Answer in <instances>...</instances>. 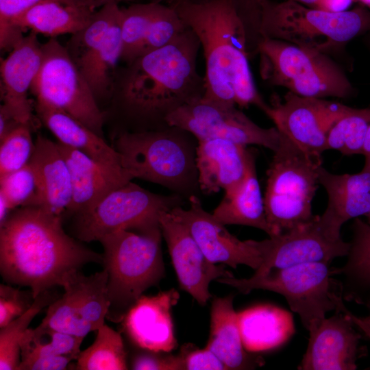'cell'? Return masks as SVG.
Wrapping results in <instances>:
<instances>
[{
    "mask_svg": "<svg viewBox=\"0 0 370 370\" xmlns=\"http://www.w3.org/2000/svg\"><path fill=\"white\" fill-rule=\"evenodd\" d=\"M338 273V269L332 267L330 262H314L254 273L246 279L233 276L216 281L243 294L262 289L282 295L310 332L325 318L328 312L346 308L342 299L343 286L333 278Z\"/></svg>",
    "mask_w": 370,
    "mask_h": 370,
    "instance_id": "7",
    "label": "cell"
},
{
    "mask_svg": "<svg viewBox=\"0 0 370 370\" xmlns=\"http://www.w3.org/2000/svg\"><path fill=\"white\" fill-rule=\"evenodd\" d=\"M210 0H152L151 1L164 3L166 4H172L177 3H202Z\"/></svg>",
    "mask_w": 370,
    "mask_h": 370,
    "instance_id": "52",
    "label": "cell"
},
{
    "mask_svg": "<svg viewBox=\"0 0 370 370\" xmlns=\"http://www.w3.org/2000/svg\"><path fill=\"white\" fill-rule=\"evenodd\" d=\"M351 108L337 101L288 91L283 101L273 98L264 113L305 153L321 158L330 130Z\"/></svg>",
    "mask_w": 370,
    "mask_h": 370,
    "instance_id": "14",
    "label": "cell"
},
{
    "mask_svg": "<svg viewBox=\"0 0 370 370\" xmlns=\"http://www.w3.org/2000/svg\"><path fill=\"white\" fill-rule=\"evenodd\" d=\"M120 12L118 3L106 4L95 12L86 27L71 35L65 48L78 69L101 45Z\"/></svg>",
    "mask_w": 370,
    "mask_h": 370,
    "instance_id": "33",
    "label": "cell"
},
{
    "mask_svg": "<svg viewBox=\"0 0 370 370\" xmlns=\"http://www.w3.org/2000/svg\"><path fill=\"white\" fill-rule=\"evenodd\" d=\"M169 125L191 133L197 140L221 138L247 146L256 145L275 151L282 134L276 127L264 128L236 106L223 107L201 99L186 103L167 118Z\"/></svg>",
    "mask_w": 370,
    "mask_h": 370,
    "instance_id": "12",
    "label": "cell"
},
{
    "mask_svg": "<svg viewBox=\"0 0 370 370\" xmlns=\"http://www.w3.org/2000/svg\"><path fill=\"white\" fill-rule=\"evenodd\" d=\"M159 222L180 287L200 305H206L212 297L210 282L233 277L232 273L224 264L216 265L210 261L187 227L171 212H162Z\"/></svg>",
    "mask_w": 370,
    "mask_h": 370,
    "instance_id": "17",
    "label": "cell"
},
{
    "mask_svg": "<svg viewBox=\"0 0 370 370\" xmlns=\"http://www.w3.org/2000/svg\"><path fill=\"white\" fill-rule=\"evenodd\" d=\"M245 349L260 352L278 347L294 333L292 317L287 311L271 305H260L238 312Z\"/></svg>",
    "mask_w": 370,
    "mask_h": 370,
    "instance_id": "29",
    "label": "cell"
},
{
    "mask_svg": "<svg viewBox=\"0 0 370 370\" xmlns=\"http://www.w3.org/2000/svg\"><path fill=\"white\" fill-rule=\"evenodd\" d=\"M29 163L38 180L40 206L62 217L71 204L72 187L69 169L57 142L38 135Z\"/></svg>",
    "mask_w": 370,
    "mask_h": 370,
    "instance_id": "24",
    "label": "cell"
},
{
    "mask_svg": "<svg viewBox=\"0 0 370 370\" xmlns=\"http://www.w3.org/2000/svg\"><path fill=\"white\" fill-rule=\"evenodd\" d=\"M121 27L124 64L166 46L188 28L172 5L154 1L121 8Z\"/></svg>",
    "mask_w": 370,
    "mask_h": 370,
    "instance_id": "16",
    "label": "cell"
},
{
    "mask_svg": "<svg viewBox=\"0 0 370 370\" xmlns=\"http://www.w3.org/2000/svg\"><path fill=\"white\" fill-rule=\"evenodd\" d=\"M184 201L177 194L153 193L130 181L109 193L91 210L75 215L74 234L80 241H98L120 230L159 223L162 212L182 206Z\"/></svg>",
    "mask_w": 370,
    "mask_h": 370,
    "instance_id": "11",
    "label": "cell"
},
{
    "mask_svg": "<svg viewBox=\"0 0 370 370\" xmlns=\"http://www.w3.org/2000/svg\"><path fill=\"white\" fill-rule=\"evenodd\" d=\"M31 132V125L22 124L0 140V177L29 163L35 146Z\"/></svg>",
    "mask_w": 370,
    "mask_h": 370,
    "instance_id": "38",
    "label": "cell"
},
{
    "mask_svg": "<svg viewBox=\"0 0 370 370\" xmlns=\"http://www.w3.org/2000/svg\"><path fill=\"white\" fill-rule=\"evenodd\" d=\"M180 354L182 370H222L227 369L223 362L210 349H192L184 346Z\"/></svg>",
    "mask_w": 370,
    "mask_h": 370,
    "instance_id": "44",
    "label": "cell"
},
{
    "mask_svg": "<svg viewBox=\"0 0 370 370\" xmlns=\"http://www.w3.org/2000/svg\"><path fill=\"white\" fill-rule=\"evenodd\" d=\"M135 370H182L180 355L160 356L151 353L136 356L132 362Z\"/></svg>",
    "mask_w": 370,
    "mask_h": 370,
    "instance_id": "45",
    "label": "cell"
},
{
    "mask_svg": "<svg viewBox=\"0 0 370 370\" xmlns=\"http://www.w3.org/2000/svg\"><path fill=\"white\" fill-rule=\"evenodd\" d=\"M369 32L370 10L363 5L332 12L292 0H263L262 3V38L286 41L330 56Z\"/></svg>",
    "mask_w": 370,
    "mask_h": 370,
    "instance_id": "6",
    "label": "cell"
},
{
    "mask_svg": "<svg viewBox=\"0 0 370 370\" xmlns=\"http://www.w3.org/2000/svg\"><path fill=\"white\" fill-rule=\"evenodd\" d=\"M224 197L212 212L223 225H241L275 235L269 225L256 174V158L251 150L245 175L235 187L224 191Z\"/></svg>",
    "mask_w": 370,
    "mask_h": 370,
    "instance_id": "26",
    "label": "cell"
},
{
    "mask_svg": "<svg viewBox=\"0 0 370 370\" xmlns=\"http://www.w3.org/2000/svg\"><path fill=\"white\" fill-rule=\"evenodd\" d=\"M367 223L370 224V215L367 216Z\"/></svg>",
    "mask_w": 370,
    "mask_h": 370,
    "instance_id": "57",
    "label": "cell"
},
{
    "mask_svg": "<svg viewBox=\"0 0 370 370\" xmlns=\"http://www.w3.org/2000/svg\"><path fill=\"white\" fill-rule=\"evenodd\" d=\"M262 79L308 97L347 99L355 88L344 70L330 56L292 43L263 38L258 46Z\"/></svg>",
    "mask_w": 370,
    "mask_h": 370,
    "instance_id": "8",
    "label": "cell"
},
{
    "mask_svg": "<svg viewBox=\"0 0 370 370\" xmlns=\"http://www.w3.org/2000/svg\"><path fill=\"white\" fill-rule=\"evenodd\" d=\"M356 1L360 2L362 5L365 6L370 10V0H356Z\"/></svg>",
    "mask_w": 370,
    "mask_h": 370,
    "instance_id": "55",
    "label": "cell"
},
{
    "mask_svg": "<svg viewBox=\"0 0 370 370\" xmlns=\"http://www.w3.org/2000/svg\"><path fill=\"white\" fill-rule=\"evenodd\" d=\"M84 338L40 325L28 328L20 341V363L39 362L61 356L76 360Z\"/></svg>",
    "mask_w": 370,
    "mask_h": 370,
    "instance_id": "31",
    "label": "cell"
},
{
    "mask_svg": "<svg viewBox=\"0 0 370 370\" xmlns=\"http://www.w3.org/2000/svg\"><path fill=\"white\" fill-rule=\"evenodd\" d=\"M46 1H56L66 4L79 5L72 0H0V48L1 50L9 52L21 40L14 32V22L34 5Z\"/></svg>",
    "mask_w": 370,
    "mask_h": 370,
    "instance_id": "40",
    "label": "cell"
},
{
    "mask_svg": "<svg viewBox=\"0 0 370 370\" xmlns=\"http://www.w3.org/2000/svg\"><path fill=\"white\" fill-rule=\"evenodd\" d=\"M75 361L74 367L77 370L127 369L122 337L106 324L97 330L94 342L81 351Z\"/></svg>",
    "mask_w": 370,
    "mask_h": 370,
    "instance_id": "32",
    "label": "cell"
},
{
    "mask_svg": "<svg viewBox=\"0 0 370 370\" xmlns=\"http://www.w3.org/2000/svg\"><path fill=\"white\" fill-rule=\"evenodd\" d=\"M41 48V64L31 92L36 99L67 112L103 138L104 113L65 47L51 38Z\"/></svg>",
    "mask_w": 370,
    "mask_h": 370,
    "instance_id": "10",
    "label": "cell"
},
{
    "mask_svg": "<svg viewBox=\"0 0 370 370\" xmlns=\"http://www.w3.org/2000/svg\"><path fill=\"white\" fill-rule=\"evenodd\" d=\"M140 0H123V1H130L132 3H138L140 2ZM152 0H149V1H151Z\"/></svg>",
    "mask_w": 370,
    "mask_h": 370,
    "instance_id": "56",
    "label": "cell"
},
{
    "mask_svg": "<svg viewBox=\"0 0 370 370\" xmlns=\"http://www.w3.org/2000/svg\"><path fill=\"white\" fill-rule=\"evenodd\" d=\"M0 193L12 210L29 206H40L38 182L29 163L23 168L0 177Z\"/></svg>",
    "mask_w": 370,
    "mask_h": 370,
    "instance_id": "37",
    "label": "cell"
},
{
    "mask_svg": "<svg viewBox=\"0 0 370 370\" xmlns=\"http://www.w3.org/2000/svg\"><path fill=\"white\" fill-rule=\"evenodd\" d=\"M309 7H313L319 0H292Z\"/></svg>",
    "mask_w": 370,
    "mask_h": 370,
    "instance_id": "53",
    "label": "cell"
},
{
    "mask_svg": "<svg viewBox=\"0 0 370 370\" xmlns=\"http://www.w3.org/2000/svg\"><path fill=\"white\" fill-rule=\"evenodd\" d=\"M319 183L328 195L338 193H364L370 192V167L364 165L355 174H334L322 165L319 169Z\"/></svg>",
    "mask_w": 370,
    "mask_h": 370,
    "instance_id": "41",
    "label": "cell"
},
{
    "mask_svg": "<svg viewBox=\"0 0 370 370\" xmlns=\"http://www.w3.org/2000/svg\"><path fill=\"white\" fill-rule=\"evenodd\" d=\"M122 50L121 12L101 45L79 69L87 80L97 102L111 98L118 62Z\"/></svg>",
    "mask_w": 370,
    "mask_h": 370,
    "instance_id": "30",
    "label": "cell"
},
{
    "mask_svg": "<svg viewBox=\"0 0 370 370\" xmlns=\"http://www.w3.org/2000/svg\"><path fill=\"white\" fill-rule=\"evenodd\" d=\"M106 269L90 275H68L64 293L48 306L40 325L84 338L105 322L109 310Z\"/></svg>",
    "mask_w": 370,
    "mask_h": 370,
    "instance_id": "13",
    "label": "cell"
},
{
    "mask_svg": "<svg viewBox=\"0 0 370 370\" xmlns=\"http://www.w3.org/2000/svg\"><path fill=\"white\" fill-rule=\"evenodd\" d=\"M31 290L22 291L10 285H0V328L25 312L34 301Z\"/></svg>",
    "mask_w": 370,
    "mask_h": 370,
    "instance_id": "43",
    "label": "cell"
},
{
    "mask_svg": "<svg viewBox=\"0 0 370 370\" xmlns=\"http://www.w3.org/2000/svg\"><path fill=\"white\" fill-rule=\"evenodd\" d=\"M364 41L366 45V46L368 47V49L370 51V32L364 35Z\"/></svg>",
    "mask_w": 370,
    "mask_h": 370,
    "instance_id": "54",
    "label": "cell"
},
{
    "mask_svg": "<svg viewBox=\"0 0 370 370\" xmlns=\"http://www.w3.org/2000/svg\"><path fill=\"white\" fill-rule=\"evenodd\" d=\"M42 44L30 32L1 61L0 93L2 103L21 124L32 126L33 106L28 92L42 61Z\"/></svg>",
    "mask_w": 370,
    "mask_h": 370,
    "instance_id": "20",
    "label": "cell"
},
{
    "mask_svg": "<svg viewBox=\"0 0 370 370\" xmlns=\"http://www.w3.org/2000/svg\"><path fill=\"white\" fill-rule=\"evenodd\" d=\"M103 254L69 236L62 217L40 206L18 208L0 225V272L9 284L28 287L36 298Z\"/></svg>",
    "mask_w": 370,
    "mask_h": 370,
    "instance_id": "2",
    "label": "cell"
},
{
    "mask_svg": "<svg viewBox=\"0 0 370 370\" xmlns=\"http://www.w3.org/2000/svg\"><path fill=\"white\" fill-rule=\"evenodd\" d=\"M57 144L71 175L69 214L75 216L88 212L109 193L132 180L124 169L107 166L77 149L58 141Z\"/></svg>",
    "mask_w": 370,
    "mask_h": 370,
    "instance_id": "22",
    "label": "cell"
},
{
    "mask_svg": "<svg viewBox=\"0 0 370 370\" xmlns=\"http://www.w3.org/2000/svg\"><path fill=\"white\" fill-rule=\"evenodd\" d=\"M370 125V108H352L330 130L325 151L335 149L349 156L362 154L368 128Z\"/></svg>",
    "mask_w": 370,
    "mask_h": 370,
    "instance_id": "35",
    "label": "cell"
},
{
    "mask_svg": "<svg viewBox=\"0 0 370 370\" xmlns=\"http://www.w3.org/2000/svg\"><path fill=\"white\" fill-rule=\"evenodd\" d=\"M200 47L188 27L166 46L118 67L110 99L124 123L123 131L167 127L171 114L202 98L205 79L197 68Z\"/></svg>",
    "mask_w": 370,
    "mask_h": 370,
    "instance_id": "1",
    "label": "cell"
},
{
    "mask_svg": "<svg viewBox=\"0 0 370 370\" xmlns=\"http://www.w3.org/2000/svg\"><path fill=\"white\" fill-rule=\"evenodd\" d=\"M352 232L347 261L338 268L339 273H343L352 285L370 288V224L355 218Z\"/></svg>",
    "mask_w": 370,
    "mask_h": 370,
    "instance_id": "36",
    "label": "cell"
},
{
    "mask_svg": "<svg viewBox=\"0 0 370 370\" xmlns=\"http://www.w3.org/2000/svg\"><path fill=\"white\" fill-rule=\"evenodd\" d=\"M59 296L51 289L38 295L22 315L0 329V369L18 370L21 361L20 341L34 317Z\"/></svg>",
    "mask_w": 370,
    "mask_h": 370,
    "instance_id": "34",
    "label": "cell"
},
{
    "mask_svg": "<svg viewBox=\"0 0 370 370\" xmlns=\"http://www.w3.org/2000/svg\"><path fill=\"white\" fill-rule=\"evenodd\" d=\"M367 306L369 312V314L365 317H357L349 312L347 308L345 310V312L355 327L360 329L370 339V298L367 301Z\"/></svg>",
    "mask_w": 370,
    "mask_h": 370,
    "instance_id": "48",
    "label": "cell"
},
{
    "mask_svg": "<svg viewBox=\"0 0 370 370\" xmlns=\"http://www.w3.org/2000/svg\"><path fill=\"white\" fill-rule=\"evenodd\" d=\"M345 310L325 317L315 329L309 332L308 347L298 369H357L361 336L354 329L355 325Z\"/></svg>",
    "mask_w": 370,
    "mask_h": 370,
    "instance_id": "19",
    "label": "cell"
},
{
    "mask_svg": "<svg viewBox=\"0 0 370 370\" xmlns=\"http://www.w3.org/2000/svg\"><path fill=\"white\" fill-rule=\"evenodd\" d=\"M97 10L56 1H46L19 16L13 23V29L19 39L24 36L23 32L27 29L51 38L66 34L72 35L86 27Z\"/></svg>",
    "mask_w": 370,
    "mask_h": 370,
    "instance_id": "28",
    "label": "cell"
},
{
    "mask_svg": "<svg viewBox=\"0 0 370 370\" xmlns=\"http://www.w3.org/2000/svg\"><path fill=\"white\" fill-rule=\"evenodd\" d=\"M362 155L365 157V166L370 167V125L366 134Z\"/></svg>",
    "mask_w": 370,
    "mask_h": 370,
    "instance_id": "51",
    "label": "cell"
},
{
    "mask_svg": "<svg viewBox=\"0 0 370 370\" xmlns=\"http://www.w3.org/2000/svg\"><path fill=\"white\" fill-rule=\"evenodd\" d=\"M34 108L39 119L58 142L82 151L100 164L124 169L115 149L73 116L38 99Z\"/></svg>",
    "mask_w": 370,
    "mask_h": 370,
    "instance_id": "25",
    "label": "cell"
},
{
    "mask_svg": "<svg viewBox=\"0 0 370 370\" xmlns=\"http://www.w3.org/2000/svg\"><path fill=\"white\" fill-rule=\"evenodd\" d=\"M356 0H319L312 8L332 12H341L348 10L347 9Z\"/></svg>",
    "mask_w": 370,
    "mask_h": 370,
    "instance_id": "47",
    "label": "cell"
},
{
    "mask_svg": "<svg viewBox=\"0 0 370 370\" xmlns=\"http://www.w3.org/2000/svg\"><path fill=\"white\" fill-rule=\"evenodd\" d=\"M233 299L232 295L213 299L210 333L206 347L223 362L227 369H253L260 365L262 360L251 357L245 351Z\"/></svg>",
    "mask_w": 370,
    "mask_h": 370,
    "instance_id": "27",
    "label": "cell"
},
{
    "mask_svg": "<svg viewBox=\"0 0 370 370\" xmlns=\"http://www.w3.org/2000/svg\"><path fill=\"white\" fill-rule=\"evenodd\" d=\"M242 21L247 38L249 58L257 55L258 46L262 39L260 34L262 3L263 0H232Z\"/></svg>",
    "mask_w": 370,
    "mask_h": 370,
    "instance_id": "42",
    "label": "cell"
},
{
    "mask_svg": "<svg viewBox=\"0 0 370 370\" xmlns=\"http://www.w3.org/2000/svg\"><path fill=\"white\" fill-rule=\"evenodd\" d=\"M12 210L4 195L0 193V225L7 219Z\"/></svg>",
    "mask_w": 370,
    "mask_h": 370,
    "instance_id": "50",
    "label": "cell"
},
{
    "mask_svg": "<svg viewBox=\"0 0 370 370\" xmlns=\"http://www.w3.org/2000/svg\"><path fill=\"white\" fill-rule=\"evenodd\" d=\"M263 261L254 273L314 262H330L348 255L350 243L320 216L269 238L258 241Z\"/></svg>",
    "mask_w": 370,
    "mask_h": 370,
    "instance_id": "15",
    "label": "cell"
},
{
    "mask_svg": "<svg viewBox=\"0 0 370 370\" xmlns=\"http://www.w3.org/2000/svg\"><path fill=\"white\" fill-rule=\"evenodd\" d=\"M231 140H198L197 168L201 193L210 195L231 189L244 178L250 149Z\"/></svg>",
    "mask_w": 370,
    "mask_h": 370,
    "instance_id": "23",
    "label": "cell"
},
{
    "mask_svg": "<svg viewBox=\"0 0 370 370\" xmlns=\"http://www.w3.org/2000/svg\"><path fill=\"white\" fill-rule=\"evenodd\" d=\"M328 197L327 208L321 217L338 230L351 219L370 215V192L329 194Z\"/></svg>",
    "mask_w": 370,
    "mask_h": 370,
    "instance_id": "39",
    "label": "cell"
},
{
    "mask_svg": "<svg viewBox=\"0 0 370 370\" xmlns=\"http://www.w3.org/2000/svg\"><path fill=\"white\" fill-rule=\"evenodd\" d=\"M197 139L181 127L121 131L114 148L133 179L160 184L185 199L201 193L197 168Z\"/></svg>",
    "mask_w": 370,
    "mask_h": 370,
    "instance_id": "4",
    "label": "cell"
},
{
    "mask_svg": "<svg viewBox=\"0 0 370 370\" xmlns=\"http://www.w3.org/2000/svg\"><path fill=\"white\" fill-rule=\"evenodd\" d=\"M190 207L173 209L171 212L188 229L199 247L212 262L236 269L245 264L258 269L263 258L257 241H241L232 234L225 225L206 211L198 196L188 199Z\"/></svg>",
    "mask_w": 370,
    "mask_h": 370,
    "instance_id": "18",
    "label": "cell"
},
{
    "mask_svg": "<svg viewBox=\"0 0 370 370\" xmlns=\"http://www.w3.org/2000/svg\"><path fill=\"white\" fill-rule=\"evenodd\" d=\"M180 297L172 288L154 296L142 295L127 310L121 323L139 347L151 352H168L177 347L171 308Z\"/></svg>",
    "mask_w": 370,
    "mask_h": 370,
    "instance_id": "21",
    "label": "cell"
},
{
    "mask_svg": "<svg viewBox=\"0 0 370 370\" xmlns=\"http://www.w3.org/2000/svg\"><path fill=\"white\" fill-rule=\"evenodd\" d=\"M22 125L3 103L0 106V140Z\"/></svg>",
    "mask_w": 370,
    "mask_h": 370,
    "instance_id": "46",
    "label": "cell"
},
{
    "mask_svg": "<svg viewBox=\"0 0 370 370\" xmlns=\"http://www.w3.org/2000/svg\"><path fill=\"white\" fill-rule=\"evenodd\" d=\"M75 3L90 8L92 10H97V8H100L102 6L109 3H119L123 0H72Z\"/></svg>",
    "mask_w": 370,
    "mask_h": 370,
    "instance_id": "49",
    "label": "cell"
},
{
    "mask_svg": "<svg viewBox=\"0 0 370 370\" xmlns=\"http://www.w3.org/2000/svg\"><path fill=\"white\" fill-rule=\"evenodd\" d=\"M171 5L196 34L203 49L206 73L201 99L223 107L253 105L265 112L269 105L254 83L245 28L232 1Z\"/></svg>",
    "mask_w": 370,
    "mask_h": 370,
    "instance_id": "3",
    "label": "cell"
},
{
    "mask_svg": "<svg viewBox=\"0 0 370 370\" xmlns=\"http://www.w3.org/2000/svg\"><path fill=\"white\" fill-rule=\"evenodd\" d=\"M160 222L125 229L102 236L103 265L108 273L110 304L107 317L121 322L127 310L164 278Z\"/></svg>",
    "mask_w": 370,
    "mask_h": 370,
    "instance_id": "5",
    "label": "cell"
},
{
    "mask_svg": "<svg viewBox=\"0 0 370 370\" xmlns=\"http://www.w3.org/2000/svg\"><path fill=\"white\" fill-rule=\"evenodd\" d=\"M282 134L267 171L264 203L275 235L311 221L312 201L319 183L321 158L305 153ZM274 235V236H275Z\"/></svg>",
    "mask_w": 370,
    "mask_h": 370,
    "instance_id": "9",
    "label": "cell"
}]
</instances>
